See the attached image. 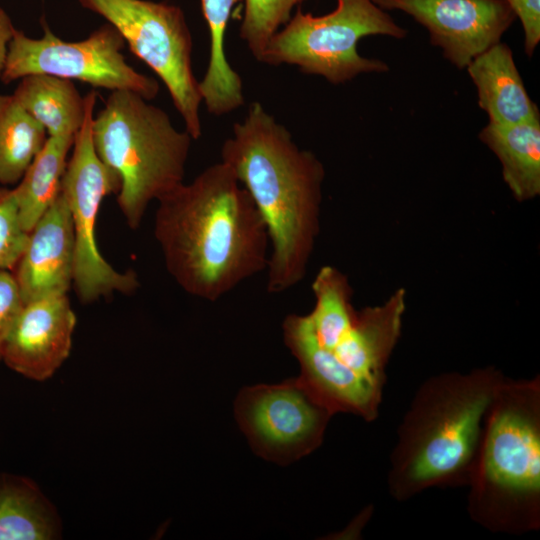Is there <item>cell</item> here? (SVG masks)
I'll return each instance as SVG.
<instances>
[{"mask_svg":"<svg viewBox=\"0 0 540 540\" xmlns=\"http://www.w3.org/2000/svg\"><path fill=\"white\" fill-rule=\"evenodd\" d=\"M312 291L311 312L289 314L282 323L284 343L300 366L298 379L333 415L350 413L374 421L386 367L401 336L405 289L380 305L357 310L348 277L325 265L314 277Z\"/></svg>","mask_w":540,"mask_h":540,"instance_id":"obj_1","label":"cell"},{"mask_svg":"<svg viewBox=\"0 0 540 540\" xmlns=\"http://www.w3.org/2000/svg\"><path fill=\"white\" fill-rule=\"evenodd\" d=\"M157 202L155 239L168 273L189 295L215 302L266 270L265 223L224 162L208 166Z\"/></svg>","mask_w":540,"mask_h":540,"instance_id":"obj_2","label":"cell"},{"mask_svg":"<svg viewBox=\"0 0 540 540\" xmlns=\"http://www.w3.org/2000/svg\"><path fill=\"white\" fill-rule=\"evenodd\" d=\"M227 164L248 191L269 237L266 288L281 294L305 277L320 232L325 168L301 149L290 131L252 102L221 147Z\"/></svg>","mask_w":540,"mask_h":540,"instance_id":"obj_3","label":"cell"},{"mask_svg":"<svg viewBox=\"0 0 540 540\" xmlns=\"http://www.w3.org/2000/svg\"><path fill=\"white\" fill-rule=\"evenodd\" d=\"M505 376L493 366L425 380L397 431L388 489L405 501L433 487L469 484L485 415Z\"/></svg>","mask_w":540,"mask_h":540,"instance_id":"obj_4","label":"cell"},{"mask_svg":"<svg viewBox=\"0 0 540 540\" xmlns=\"http://www.w3.org/2000/svg\"><path fill=\"white\" fill-rule=\"evenodd\" d=\"M468 513L492 532L540 528V376L504 377L485 415Z\"/></svg>","mask_w":540,"mask_h":540,"instance_id":"obj_5","label":"cell"},{"mask_svg":"<svg viewBox=\"0 0 540 540\" xmlns=\"http://www.w3.org/2000/svg\"><path fill=\"white\" fill-rule=\"evenodd\" d=\"M99 158L120 178L117 203L131 229L152 201L184 182L193 138L169 115L128 90L111 91L92 124Z\"/></svg>","mask_w":540,"mask_h":540,"instance_id":"obj_6","label":"cell"},{"mask_svg":"<svg viewBox=\"0 0 540 540\" xmlns=\"http://www.w3.org/2000/svg\"><path fill=\"white\" fill-rule=\"evenodd\" d=\"M331 12L314 16L298 8L268 42L262 63L295 65L303 73L318 75L333 85L344 84L362 73H383L389 65L361 56L357 45L367 36L403 39L408 31L373 0H336Z\"/></svg>","mask_w":540,"mask_h":540,"instance_id":"obj_7","label":"cell"},{"mask_svg":"<svg viewBox=\"0 0 540 540\" xmlns=\"http://www.w3.org/2000/svg\"><path fill=\"white\" fill-rule=\"evenodd\" d=\"M114 26L130 51L167 87L193 140L202 135V97L192 67L193 40L183 10L150 0H77Z\"/></svg>","mask_w":540,"mask_h":540,"instance_id":"obj_8","label":"cell"},{"mask_svg":"<svg viewBox=\"0 0 540 540\" xmlns=\"http://www.w3.org/2000/svg\"><path fill=\"white\" fill-rule=\"evenodd\" d=\"M84 97V121L75 134L60 192L68 204L74 230L73 285L80 301L87 304L115 292L133 293L139 282L133 271L115 270L97 247L95 226L101 202L107 195L118 194L121 181L99 158L94 147L92 124L97 93L92 90Z\"/></svg>","mask_w":540,"mask_h":540,"instance_id":"obj_9","label":"cell"},{"mask_svg":"<svg viewBox=\"0 0 540 540\" xmlns=\"http://www.w3.org/2000/svg\"><path fill=\"white\" fill-rule=\"evenodd\" d=\"M42 28V37L36 39L15 30L0 76L4 84L29 74H48L110 91H132L148 101L158 95V82L126 62L121 52L125 40L111 24L75 42L62 40L43 21Z\"/></svg>","mask_w":540,"mask_h":540,"instance_id":"obj_10","label":"cell"},{"mask_svg":"<svg viewBox=\"0 0 540 540\" xmlns=\"http://www.w3.org/2000/svg\"><path fill=\"white\" fill-rule=\"evenodd\" d=\"M234 412L252 450L280 465L291 464L317 449L333 416L298 377L242 388Z\"/></svg>","mask_w":540,"mask_h":540,"instance_id":"obj_11","label":"cell"},{"mask_svg":"<svg viewBox=\"0 0 540 540\" xmlns=\"http://www.w3.org/2000/svg\"><path fill=\"white\" fill-rule=\"evenodd\" d=\"M385 11L411 16L429 34L430 44L457 69L501 41L516 15L505 0H373Z\"/></svg>","mask_w":540,"mask_h":540,"instance_id":"obj_12","label":"cell"},{"mask_svg":"<svg viewBox=\"0 0 540 540\" xmlns=\"http://www.w3.org/2000/svg\"><path fill=\"white\" fill-rule=\"evenodd\" d=\"M75 325L67 294L25 303L4 343L0 361L28 379L44 381L68 358Z\"/></svg>","mask_w":540,"mask_h":540,"instance_id":"obj_13","label":"cell"},{"mask_svg":"<svg viewBox=\"0 0 540 540\" xmlns=\"http://www.w3.org/2000/svg\"><path fill=\"white\" fill-rule=\"evenodd\" d=\"M74 256L72 217L60 192L28 232L25 249L12 270L24 303L67 294L73 284Z\"/></svg>","mask_w":540,"mask_h":540,"instance_id":"obj_14","label":"cell"},{"mask_svg":"<svg viewBox=\"0 0 540 540\" xmlns=\"http://www.w3.org/2000/svg\"><path fill=\"white\" fill-rule=\"evenodd\" d=\"M477 90L478 106L488 123L512 125L540 118L516 66L511 48L498 42L465 68Z\"/></svg>","mask_w":540,"mask_h":540,"instance_id":"obj_15","label":"cell"},{"mask_svg":"<svg viewBox=\"0 0 540 540\" xmlns=\"http://www.w3.org/2000/svg\"><path fill=\"white\" fill-rule=\"evenodd\" d=\"M479 140L498 158L513 197L524 202L540 194V118L512 124L487 123Z\"/></svg>","mask_w":540,"mask_h":540,"instance_id":"obj_16","label":"cell"},{"mask_svg":"<svg viewBox=\"0 0 540 540\" xmlns=\"http://www.w3.org/2000/svg\"><path fill=\"white\" fill-rule=\"evenodd\" d=\"M61 530L56 508L34 481L0 473V540H53Z\"/></svg>","mask_w":540,"mask_h":540,"instance_id":"obj_17","label":"cell"},{"mask_svg":"<svg viewBox=\"0 0 540 540\" xmlns=\"http://www.w3.org/2000/svg\"><path fill=\"white\" fill-rule=\"evenodd\" d=\"M12 95L48 136L75 137L84 121L85 97L72 80L29 74L20 79Z\"/></svg>","mask_w":540,"mask_h":540,"instance_id":"obj_18","label":"cell"},{"mask_svg":"<svg viewBox=\"0 0 540 540\" xmlns=\"http://www.w3.org/2000/svg\"><path fill=\"white\" fill-rule=\"evenodd\" d=\"M241 0H201L210 34V56L199 81L202 103L214 116L228 114L244 103L242 80L225 55L224 38L232 10Z\"/></svg>","mask_w":540,"mask_h":540,"instance_id":"obj_19","label":"cell"},{"mask_svg":"<svg viewBox=\"0 0 540 540\" xmlns=\"http://www.w3.org/2000/svg\"><path fill=\"white\" fill-rule=\"evenodd\" d=\"M74 137L48 136L14 188L22 227L29 232L60 193L67 155Z\"/></svg>","mask_w":540,"mask_h":540,"instance_id":"obj_20","label":"cell"},{"mask_svg":"<svg viewBox=\"0 0 540 540\" xmlns=\"http://www.w3.org/2000/svg\"><path fill=\"white\" fill-rule=\"evenodd\" d=\"M47 138L12 94H0V184H18Z\"/></svg>","mask_w":540,"mask_h":540,"instance_id":"obj_21","label":"cell"},{"mask_svg":"<svg viewBox=\"0 0 540 540\" xmlns=\"http://www.w3.org/2000/svg\"><path fill=\"white\" fill-rule=\"evenodd\" d=\"M304 1L245 0L239 35L257 61H262L268 42L290 20L294 7Z\"/></svg>","mask_w":540,"mask_h":540,"instance_id":"obj_22","label":"cell"},{"mask_svg":"<svg viewBox=\"0 0 540 540\" xmlns=\"http://www.w3.org/2000/svg\"><path fill=\"white\" fill-rule=\"evenodd\" d=\"M28 240L21 224L15 189L0 187V269L13 270Z\"/></svg>","mask_w":540,"mask_h":540,"instance_id":"obj_23","label":"cell"},{"mask_svg":"<svg viewBox=\"0 0 540 540\" xmlns=\"http://www.w3.org/2000/svg\"><path fill=\"white\" fill-rule=\"evenodd\" d=\"M25 303L11 270L0 269V357L4 343Z\"/></svg>","mask_w":540,"mask_h":540,"instance_id":"obj_24","label":"cell"},{"mask_svg":"<svg viewBox=\"0 0 540 540\" xmlns=\"http://www.w3.org/2000/svg\"><path fill=\"white\" fill-rule=\"evenodd\" d=\"M520 20L524 32V52L532 57L540 42V0H505Z\"/></svg>","mask_w":540,"mask_h":540,"instance_id":"obj_25","label":"cell"},{"mask_svg":"<svg viewBox=\"0 0 540 540\" xmlns=\"http://www.w3.org/2000/svg\"><path fill=\"white\" fill-rule=\"evenodd\" d=\"M16 28L7 12L0 7V76L6 62L9 43Z\"/></svg>","mask_w":540,"mask_h":540,"instance_id":"obj_26","label":"cell"}]
</instances>
